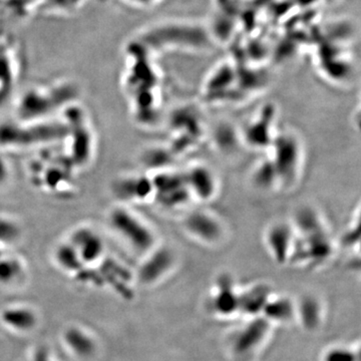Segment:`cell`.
I'll use <instances>...</instances> for the list:
<instances>
[{
	"label": "cell",
	"mask_w": 361,
	"mask_h": 361,
	"mask_svg": "<svg viewBox=\"0 0 361 361\" xmlns=\"http://www.w3.org/2000/svg\"><path fill=\"white\" fill-rule=\"evenodd\" d=\"M290 221L295 239L288 265L317 269L334 257L336 243L322 213L311 206L299 207Z\"/></svg>",
	"instance_id": "obj_1"
},
{
	"label": "cell",
	"mask_w": 361,
	"mask_h": 361,
	"mask_svg": "<svg viewBox=\"0 0 361 361\" xmlns=\"http://www.w3.org/2000/svg\"><path fill=\"white\" fill-rule=\"evenodd\" d=\"M78 170L59 142L42 148L39 154L32 157L27 165L33 186L42 193L54 197L75 194Z\"/></svg>",
	"instance_id": "obj_2"
},
{
	"label": "cell",
	"mask_w": 361,
	"mask_h": 361,
	"mask_svg": "<svg viewBox=\"0 0 361 361\" xmlns=\"http://www.w3.org/2000/svg\"><path fill=\"white\" fill-rule=\"evenodd\" d=\"M106 222L111 234L140 258L160 244L156 228L133 207L121 203L111 207Z\"/></svg>",
	"instance_id": "obj_3"
},
{
	"label": "cell",
	"mask_w": 361,
	"mask_h": 361,
	"mask_svg": "<svg viewBox=\"0 0 361 361\" xmlns=\"http://www.w3.org/2000/svg\"><path fill=\"white\" fill-rule=\"evenodd\" d=\"M66 133L65 118L0 123V149L44 148L58 144Z\"/></svg>",
	"instance_id": "obj_4"
},
{
	"label": "cell",
	"mask_w": 361,
	"mask_h": 361,
	"mask_svg": "<svg viewBox=\"0 0 361 361\" xmlns=\"http://www.w3.org/2000/svg\"><path fill=\"white\" fill-rule=\"evenodd\" d=\"M266 154L276 171L279 189L287 192L295 189L304 167V147L300 137L290 130H278Z\"/></svg>",
	"instance_id": "obj_5"
},
{
	"label": "cell",
	"mask_w": 361,
	"mask_h": 361,
	"mask_svg": "<svg viewBox=\"0 0 361 361\" xmlns=\"http://www.w3.org/2000/svg\"><path fill=\"white\" fill-rule=\"evenodd\" d=\"M75 90L68 85L35 87L23 94L18 104V120L44 121L73 104Z\"/></svg>",
	"instance_id": "obj_6"
},
{
	"label": "cell",
	"mask_w": 361,
	"mask_h": 361,
	"mask_svg": "<svg viewBox=\"0 0 361 361\" xmlns=\"http://www.w3.org/2000/svg\"><path fill=\"white\" fill-rule=\"evenodd\" d=\"M180 227L188 238L206 247L219 246L228 236L225 221L209 209L187 211L180 218Z\"/></svg>",
	"instance_id": "obj_7"
},
{
	"label": "cell",
	"mask_w": 361,
	"mask_h": 361,
	"mask_svg": "<svg viewBox=\"0 0 361 361\" xmlns=\"http://www.w3.org/2000/svg\"><path fill=\"white\" fill-rule=\"evenodd\" d=\"M153 183L154 202L166 210L186 208L192 199L184 172L175 167L149 173Z\"/></svg>",
	"instance_id": "obj_8"
},
{
	"label": "cell",
	"mask_w": 361,
	"mask_h": 361,
	"mask_svg": "<svg viewBox=\"0 0 361 361\" xmlns=\"http://www.w3.org/2000/svg\"><path fill=\"white\" fill-rule=\"evenodd\" d=\"M171 130L173 137L169 147L177 157L198 146L206 133L201 114L193 106L174 111L171 116Z\"/></svg>",
	"instance_id": "obj_9"
},
{
	"label": "cell",
	"mask_w": 361,
	"mask_h": 361,
	"mask_svg": "<svg viewBox=\"0 0 361 361\" xmlns=\"http://www.w3.org/2000/svg\"><path fill=\"white\" fill-rule=\"evenodd\" d=\"M277 109L274 104H265L240 130L243 146L258 152H267L276 137Z\"/></svg>",
	"instance_id": "obj_10"
},
{
	"label": "cell",
	"mask_w": 361,
	"mask_h": 361,
	"mask_svg": "<svg viewBox=\"0 0 361 361\" xmlns=\"http://www.w3.org/2000/svg\"><path fill=\"white\" fill-rule=\"evenodd\" d=\"M273 325L263 316L249 318L235 331L230 341L232 355L237 358H247L255 355L264 345Z\"/></svg>",
	"instance_id": "obj_11"
},
{
	"label": "cell",
	"mask_w": 361,
	"mask_h": 361,
	"mask_svg": "<svg viewBox=\"0 0 361 361\" xmlns=\"http://www.w3.org/2000/svg\"><path fill=\"white\" fill-rule=\"evenodd\" d=\"M141 259L137 277L140 283L146 286L160 283L169 277L178 264L176 252L161 243Z\"/></svg>",
	"instance_id": "obj_12"
},
{
	"label": "cell",
	"mask_w": 361,
	"mask_h": 361,
	"mask_svg": "<svg viewBox=\"0 0 361 361\" xmlns=\"http://www.w3.org/2000/svg\"><path fill=\"white\" fill-rule=\"evenodd\" d=\"M192 201L211 203L220 193V180L217 173L205 163H194L183 170Z\"/></svg>",
	"instance_id": "obj_13"
},
{
	"label": "cell",
	"mask_w": 361,
	"mask_h": 361,
	"mask_svg": "<svg viewBox=\"0 0 361 361\" xmlns=\"http://www.w3.org/2000/svg\"><path fill=\"white\" fill-rule=\"evenodd\" d=\"M113 190L120 203L125 205L133 207L154 202L153 183L149 173L121 176L116 180Z\"/></svg>",
	"instance_id": "obj_14"
},
{
	"label": "cell",
	"mask_w": 361,
	"mask_h": 361,
	"mask_svg": "<svg viewBox=\"0 0 361 361\" xmlns=\"http://www.w3.org/2000/svg\"><path fill=\"white\" fill-rule=\"evenodd\" d=\"M295 233L290 221H275L264 231V245L271 258L280 266L288 265Z\"/></svg>",
	"instance_id": "obj_15"
},
{
	"label": "cell",
	"mask_w": 361,
	"mask_h": 361,
	"mask_svg": "<svg viewBox=\"0 0 361 361\" xmlns=\"http://www.w3.org/2000/svg\"><path fill=\"white\" fill-rule=\"evenodd\" d=\"M239 293L234 280L229 274H222L214 284L210 308L214 314L229 318L239 314Z\"/></svg>",
	"instance_id": "obj_16"
},
{
	"label": "cell",
	"mask_w": 361,
	"mask_h": 361,
	"mask_svg": "<svg viewBox=\"0 0 361 361\" xmlns=\"http://www.w3.org/2000/svg\"><path fill=\"white\" fill-rule=\"evenodd\" d=\"M269 284L258 282L252 284L239 293V314L252 318L262 315L266 304L273 295Z\"/></svg>",
	"instance_id": "obj_17"
},
{
	"label": "cell",
	"mask_w": 361,
	"mask_h": 361,
	"mask_svg": "<svg viewBox=\"0 0 361 361\" xmlns=\"http://www.w3.org/2000/svg\"><path fill=\"white\" fill-rule=\"evenodd\" d=\"M322 300L314 295H304L296 302V319L299 320L304 330L314 332L320 329L323 322Z\"/></svg>",
	"instance_id": "obj_18"
},
{
	"label": "cell",
	"mask_w": 361,
	"mask_h": 361,
	"mask_svg": "<svg viewBox=\"0 0 361 361\" xmlns=\"http://www.w3.org/2000/svg\"><path fill=\"white\" fill-rule=\"evenodd\" d=\"M261 316L272 325L288 324L296 319V302L290 297L273 294Z\"/></svg>",
	"instance_id": "obj_19"
},
{
	"label": "cell",
	"mask_w": 361,
	"mask_h": 361,
	"mask_svg": "<svg viewBox=\"0 0 361 361\" xmlns=\"http://www.w3.org/2000/svg\"><path fill=\"white\" fill-rule=\"evenodd\" d=\"M26 264L25 260L13 254L11 248H7L0 255V285L13 286L23 281L26 276Z\"/></svg>",
	"instance_id": "obj_20"
},
{
	"label": "cell",
	"mask_w": 361,
	"mask_h": 361,
	"mask_svg": "<svg viewBox=\"0 0 361 361\" xmlns=\"http://www.w3.org/2000/svg\"><path fill=\"white\" fill-rule=\"evenodd\" d=\"M251 183L256 189L260 191H278L279 180L274 166L269 157L262 159L256 163L251 172Z\"/></svg>",
	"instance_id": "obj_21"
},
{
	"label": "cell",
	"mask_w": 361,
	"mask_h": 361,
	"mask_svg": "<svg viewBox=\"0 0 361 361\" xmlns=\"http://www.w3.org/2000/svg\"><path fill=\"white\" fill-rule=\"evenodd\" d=\"M23 236V227L20 221L9 214L0 213V244L11 248Z\"/></svg>",
	"instance_id": "obj_22"
},
{
	"label": "cell",
	"mask_w": 361,
	"mask_h": 361,
	"mask_svg": "<svg viewBox=\"0 0 361 361\" xmlns=\"http://www.w3.org/2000/svg\"><path fill=\"white\" fill-rule=\"evenodd\" d=\"M322 361H360V356L355 349L337 345L325 351Z\"/></svg>",
	"instance_id": "obj_23"
},
{
	"label": "cell",
	"mask_w": 361,
	"mask_h": 361,
	"mask_svg": "<svg viewBox=\"0 0 361 361\" xmlns=\"http://www.w3.org/2000/svg\"><path fill=\"white\" fill-rule=\"evenodd\" d=\"M13 178V167L4 154L0 153V189L7 186Z\"/></svg>",
	"instance_id": "obj_24"
}]
</instances>
